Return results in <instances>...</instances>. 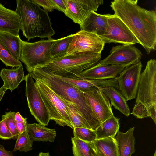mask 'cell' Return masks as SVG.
Here are the masks:
<instances>
[{
	"label": "cell",
	"mask_w": 156,
	"mask_h": 156,
	"mask_svg": "<svg viewBox=\"0 0 156 156\" xmlns=\"http://www.w3.org/2000/svg\"><path fill=\"white\" fill-rule=\"evenodd\" d=\"M137 0H115L110 6L137 38L147 54L156 50V14L137 4Z\"/></svg>",
	"instance_id": "cell-1"
},
{
	"label": "cell",
	"mask_w": 156,
	"mask_h": 156,
	"mask_svg": "<svg viewBox=\"0 0 156 156\" xmlns=\"http://www.w3.org/2000/svg\"><path fill=\"white\" fill-rule=\"evenodd\" d=\"M29 73L33 79L48 86L62 98L75 104L92 130H95L100 125L84 92L51 73L46 67L35 69Z\"/></svg>",
	"instance_id": "cell-2"
},
{
	"label": "cell",
	"mask_w": 156,
	"mask_h": 156,
	"mask_svg": "<svg viewBox=\"0 0 156 156\" xmlns=\"http://www.w3.org/2000/svg\"><path fill=\"white\" fill-rule=\"evenodd\" d=\"M15 11L20 20V30L28 41L36 37H51L55 34L48 13L30 0H17Z\"/></svg>",
	"instance_id": "cell-3"
},
{
	"label": "cell",
	"mask_w": 156,
	"mask_h": 156,
	"mask_svg": "<svg viewBox=\"0 0 156 156\" xmlns=\"http://www.w3.org/2000/svg\"><path fill=\"white\" fill-rule=\"evenodd\" d=\"M135 105L131 114L139 119L150 117L156 124V60H149L141 73Z\"/></svg>",
	"instance_id": "cell-4"
},
{
	"label": "cell",
	"mask_w": 156,
	"mask_h": 156,
	"mask_svg": "<svg viewBox=\"0 0 156 156\" xmlns=\"http://www.w3.org/2000/svg\"><path fill=\"white\" fill-rule=\"evenodd\" d=\"M101 58V54L93 53L70 55L53 60L46 67L59 76L81 78L80 74L98 63Z\"/></svg>",
	"instance_id": "cell-5"
},
{
	"label": "cell",
	"mask_w": 156,
	"mask_h": 156,
	"mask_svg": "<svg viewBox=\"0 0 156 156\" xmlns=\"http://www.w3.org/2000/svg\"><path fill=\"white\" fill-rule=\"evenodd\" d=\"M55 39L50 37L33 43L23 41L19 60L25 65L27 71L46 67L52 61V45Z\"/></svg>",
	"instance_id": "cell-6"
},
{
	"label": "cell",
	"mask_w": 156,
	"mask_h": 156,
	"mask_svg": "<svg viewBox=\"0 0 156 156\" xmlns=\"http://www.w3.org/2000/svg\"><path fill=\"white\" fill-rule=\"evenodd\" d=\"M35 83L48 111L50 120L60 126L73 129L67 105L63 100L48 86L37 80Z\"/></svg>",
	"instance_id": "cell-7"
},
{
	"label": "cell",
	"mask_w": 156,
	"mask_h": 156,
	"mask_svg": "<svg viewBox=\"0 0 156 156\" xmlns=\"http://www.w3.org/2000/svg\"><path fill=\"white\" fill-rule=\"evenodd\" d=\"M106 43H119L133 45L139 43L132 33L118 16L109 14L105 34L99 36Z\"/></svg>",
	"instance_id": "cell-8"
},
{
	"label": "cell",
	"mask_w": 156,
	"mask_h": 156,
	"mask_svg": "<svg viewBox=\"0 0 156 156\" xmlns=\"http://www.w3.org/2000/svg\"><path fill=\"white\" fill-rule=\"evenodd\" d=\"M25 95L31 114L39 123L45 126L50 121L49 114L35 83L29 73L25 76Z\"/></svg>",
	"instance_id": "cell-9"
},
{
	"label": "cell",
	"mask_w": 156,
	"mask_h": 156,
	"mask_svg": "<svg viewBox=\"0 0 156 156\" xmlns=\"http://www.w3.org/2000/svg\"><path fill=\"white\" fill-rule=\"evenodd\" d=\"M72 34V40L66 56L88 53L101 54L105 43L99 36L81 30Z\"/></svg>",
	"instance_id": "cell-10"
},
{
	"label": "cell",
	"mask_w": 156,
	"mask_h": 156,
	"mask_svg": "<svg viewBox=\"0 0 156 156\" xmlns=\"http://www.w3.org/2000/svg\"><path fill=\"white\" fill-rule=\"evenodd\" d=\"M142 55L141 51L134 46L122 44L113 47L109 55L98 63L125 68L140 62Z\"/></svg>",
	"instance_id": "cell-11"
},
{
	"label": "cell",
	"mask_w": 156,
	"mask_h": 156,
	"mask_svg": "<svg viewBox=\"0 0 156 156\" xmlns=\"http://www.w3.org/2000/svg\"><path fill=\"white\" fill-rule=\"evenodd\" d=\"M142 67L140 61L126 67L115 79L119 89L126 101L135 99L136 97Z\"/></svg>",
	"instance_id": "cell-12"
},
{
	"label": "cell",
	"mask_w": 156,
	"mask_h": 156,
	"mask_svg": "<svg viewBox=\"0 0 156 156\" xmlns=\"http://www.w3.org/2000/svg\"><path fill=\"white\" fill-rule=\"evenodd\" d=\"M65 15L75 23L80 25L93 12L103 4V0H65Z\"/></svg>",
	"instance_id": "cell-13"
},
{
	"label": "cell",
	"mask_w": 156,
	"mask_h": 156,
	"mask_svg": "<svg viewBox=\"0 0 156 156\" xmlns=\"http://www.w3.org/2000/svg\"><path fill=\"white\" fill-rule=\"evenodd\" d=\"M84 95L100 124L113 115L108 98L100 89L90 90Z\"/></svg>",
	"instance_id": "cell-14"
},
{
	"label": "cell",
	"mask_w": 156,
	"mask_h": 156,
	"mask_svg": "<svg viewBox=\"0 0 156 156\" xmlns=\"http://www.w3.org/2000/svg\"><path fill=\"white\" fill-rule=\"evenodd\" d=\"M125 67L119 65H106L97 63L83 72L81 78L88 79L105 80L115 79Z\"/></svg>",
	"instance_id": "cell-15"
},
{
	"label": "cell",
	"mask_w": 156,
	"mask_h": 156,
	"mask_svg": "<svg viewBox=\"0 0 156 156\" xmlns=\"http://www.w3.org/2000/svg\"><path fill=\"white\" fill-rule=\"evenodd\" d=\"M58 76L61 79L74 86L84 93L92 90L98 89V88L107 87H113L117 89L119 88L117 81L115 79L98 80Z\"/></svg>",
	"instance_id": "cell-16"
},
{
	"label": "cell",
	"mask_w": 156,
	"mask_h": 156,
	"mask_svg": "<svg viewBox=\"0 0 156 156\" xmlns=\"http://www.w3.org/2000/svg\"><path fill=\"white\" fill-rule=\"evenodd\" d=\"M20 20L15 11L4 7L0 3V31L8 32L19 36Z\"/></svg>",
	"instance_id": "cell-17"
},
{
	"label": "cell",
	"mask_w": 156,
	"mask_h": 156,
	"mask_svg": "<svg viewBox=\"0 0 156 156\" xmlns=\"http://www.w3.org/2000/svg\"><path fill=\"white\" fill-rule=\"evenodd\" d=\"M109 15L92 12L80 25V30L92 33L99 36L103 35L106 31Z\"/></svg>",
	"instance_id": "cell-18"
},
{
	"label": "cell",
	"mask_w": 156,
	"mask_h": 156,
	"mask_svg": "<svg viewBox=\"0 0 156 156\" xmlns=\"http://www.w3.org/2000/svg\"><path fill=\"white\" fill-rule=\"evenodd\" d=\"M134 127L130 128L126 133L118 131L115 139L119 156H131L135 150V138L134 136Z\"/></svg>",
	"instance_id": "cell-19"
},
{
	"label": "cell",
	"mask_w": 156,
	"mask_h": 156,
	"mask_svg": "<svg viewBox=\"0 0 156 156\" xmlns=\"http://www.w3.org/2000/svg\"><path fill=\"white\" fill-rule=\"evenodd\" d=\"M25 76L22 65L12 69L3 68L0 72V77L3 81V86L11 92L17 88L21 82L24 80Z\"/></svg>",
	"instance_id": "cell-20"
},
{
	"label": "cell",
	"mask_w": 156,
	"mask_h": 156,
	"mask_svg": "<svg viewBox=\"0 0 156 156\" xmlns=\"http://www.w3.org/2000/svg\"><path fill=\"white\" fill-rule=\"evenodd\" d=\"M27 126L29 136L33 142L54 141L56 135L55 129L47 128L39 123H27Z\"/></svg>",
	"instance_id": "cell-21"
},
{
	"label": "cell",
	"mask_w": 156,
	"mask_h": 156,
	"mask_svg": "<svg viewBox=\"0 0 156 156\" xmlns=\"http://www.w3.org/2000/svg\"><path fill=\"white\" fill-rule=\"evenodd\" d=\"M109 99L111 105L126 116L131 114L130 110L124 97L117 89L113 87L98 88Z\"/></svg>",
	"instance_id": "cell-22"
},
{
	"label": "cell",
	"mask_w": 156,
	"mask_h": 156,
	"mask_svg": "<svg viewBox=\"0 0 156 156\" xmlns=\"http://www.w3.org/2000/svg\"><path fill=\"white\" fill-rule=\"evenodd\" d=\"M0 44L12 57L19 60L23 44L20 36L0 31Z\"/></svg>",
	"instance_id": "cell-23"
},
{
	"label": "cell",
	"mask_w": 156,
	"mask_h": 156,
	"mask_svg": "<svg viewBox=\"0 0 156 156\" xmlns=\"http://www.w3.org/2000/svg\"><path fill=\"white\" fill-rule=\"evenodd\" d=\"M91 143L94 149L100 156H119L115 137L95 139Z\"/></svg>",
	"instance_id": "cell-24"
},
{
	"label": "cell",
	"mask_w": 156,
	"mask_h": 156,
	"mask_svg": "<svg viewBox=\"0 0 156 156\" xmlns=\"http://www.w3.org/2000/svg\"><path fill=\"white\" fill-rule=\"evenodd\" d=\"M119 127V119L113 115L101 123L94 131L96 135V139L109 137H114Z\"/></svg>",
	"instance_id": "cell-25"
},
{
	"label": "cell",
	"mask_w": 156,
	"mask_h": 156,
	"mask_svg": "<svg viewBox=\"0 0 156 156\" xmlns=\"http://www.w3.org/2000/svg\"><path fill=\"white\" fill-rule=\"evenodd\" d=\"M62 99L67 105L69 116L73 126V129L76 127H83L92 130L77 106L72 102Z\"/></svg>",
	"instance_id": "cell-26"
},
{
	"label": "cell",
	"mask_w": 156,
	"mask_h": 156,
	"mask_svg": "<svg viewBox=\"0 0 156 156\" xmlns=\"http://www.w3.org/2000/svg\"><path fill=\"white\" fill-rule=\"evenodd\" d=\"M72 35L55 40L51 49L52 60L63 57L66 55L72 40Z\"/></svg>",
	"instance_id": "cell-27"
},
{
	"label": "cell",
	"mask_w": 156,
	"mask_h": 156,
	"mask_svg": "<svg viewBox=\"0 0 156 156\" xmlns=\"http://www.w3.org/2000/svg\"><path fill=\"white\" fill-rule=\"evenodd\" d=\"M74 156H93L94 150L91 143L85 142L74 137L71 138Z\"/></svg>",
	"instance_id": "cell-28"
},
{
	"label": "cell",
	"mask_w": 156,
	"mask_h": 156,
	"mask_svg": "<svg viewBox=\"0 0 156 156\" xmlns=\"http://www.w3.org/2000/svg\"><path fill=\"white\" fill-rule=\"evenodd\" d=\"M33 141L30 138L27 129L20 133L17 137L13 151H19L20 152H27L32 149Z\"/></svg>",
	"instance_id": "cell-29"
},
{
	"label": "cell",
	"mask_w": 156,
	"mask_h": 156,
	"mask_svg": "<svg viewBox=\"0 0 156 156\" xmlns=\"http://www.w3.org/2000/svg\"><path fill=\"white\" fill-rule=\"evenodd\" d=\"M74 137L86 142L90 143L96 139L94 131L87 128L76 127L73 129Z\"/></svg>",
	"instance_id": "cell-30"
},
{
	"label": "cell",
	"mask_w": 156,
	"mask_h": 156,
	"mask_svg": "<svg viewBox=\"0 0 156 156\" xmlns=\"http://www.w3.org/2000/svg\"><path fill=\"white\" fill-rule=\"evenodd\" d=\"M0 60L6 66L17 67L22 65L21 62L12 57L0 44Z\"/></svg>",
	"instance_id": "cell-31"
},
{
	"label": "cell",
	"mask_w": 156,
	"mask_h": 156,
	"mask_svg": "<svg viewBox=\"0 0 156 156\" xmlns=\"http://www.w3.org/2000/svg\"><path fill=\"white\" fill-rule=\"evenodd\" d=\"M15 113L14 112L11 111L6 112L5 115H2V118L5 120L7 127L14 137L17 138L19 133L16 126Z\"/></svg>",
	"instance_id": "cell-32"
},
{
	"label": "cell",
	"mask_w": 156,
	"mask_h": 156,
	"mask_svg": "<svg viewBox=\"0 0 156 156\" xmlns=\"http://www.w3.org/2000/svg\"><path fill=\"white\" fill-rule=\"evenodd\" d=\"M14 138V136L7 127L5 120L0 121V138L3 140H9Z\"/></svg>",
	"instance_id": "cell-33"
},
{
	"label": "cell",
	"mask_w": 156,
	"mask_h": 156,
	"mask_svg": "<svg viewBox=\"0 0 156 156\" xmlns=\"http://www.w3.org/2000/svg\"><path fill=\"white\" fill-rule=\"evenodd\" d=\"M30 0L39 6H42L44 10L47 13L52 12L54 9L50 0Z\"/></svg>",
	"instance_id": "cell-34"
},
{
	"label": "cell",
	"mask_w": 156,
	"mask_h": 156,
	"mask_svg": "<svg viewBox=\"0 0 156 156\" xmlns=\"http://www.w3.org/2000/svg\"><path fill=\"white\" fill-rule=\"evenodd\" d=\"M54 9L64 13L66 10L65 0H50Z\"/></svg>",
	"instance_id": "cell-35"
},
{
	"label": "cell",
	"mask_w": 156,
	"mask_h": 156,
	"mask_svg": "<svg viewBox=\"0 0 156 156\" xmlns=\"http://www.w3.org/2000/svg\"><path fill=\"white\" fill-rule=\"evenodd\" d=\"M27 121L24 122H15L16 130L19 134L27 130Z\"/></svg>",
	"instance_id": "cell-36"
},
{
	"label": "cell",
	"mask_w": 156,
	"mask_h": 156,
	"mask_svg": "<svg viewBox=\"0 0 156 156\" xmlns=\"http://www.w3.org/2000/svg\"><path fill=\"white\" fill-rule=\"evenodd\" d=\"M0 156H14L12 152L6 150L3 146L0 144Z\"/></svg>",
	"instance_id": "cell-37"
},
{
	"label": "cell",
	"mask_w": 156,
	"mask_h": 156,
	"mask_svg": "<svg viewBox=\"0 0 156 156\" xmlns=\"http://www.w3.org/2000/svg\"><path fill=\"white\" fill-rule=\"evenodd\" d=\"M27 118L23 117L20 113L17 112L15 113V120L16 122H24L27 120Z\"/></svg>",
	"instance_id": "cell-38"
},
{
	"label": "cell",
	"mask_w": 156,
	"mask_h": 156,
	"mask_svg": "<svg viewBox=\"0 0 156 156\" xmlns=\"http://www.w3.org/2000/svg\"><path fill=\"white\" fill-rule=\"evenodd\" d=\"M7 90L3 86L0 88V102Z\"/></svg>",
	"instance_id": "cell-39"
},
{
	"label": "cell",
	"mask_w": 156,
	"mask_h": 156,
	"mask_svg": "<svg viewBox=\"0 0 156 156\" xmlns=\"http://www.w3.org/2000/svg\"><path fill=\"white\" fill-rule=\"evenodd\" d=\"M38 156H50L48 153L40 152Z\"/></svg>",
	"instance_id": "cell-40"
},
{
	"label": "cell",
	"mask_w": 156,
	"mask_h": 156,
	"mask_svg": "<svg viewBox=\"0 0 156 156\" xmlns=\"http://www.w3.org/2000/svg\"><path fill=\"white\" fill-rule=\"evenodd\" d=\"M93 156H100L95 151H94L93 154Z\"/></svg>",
	"instance_id": "cell-41"
},
{
	"label": "cell",
	"mask_w": 156,
	"mask_h": 156,
	"mask_svg": "<svg viewBox=\"0 0 156 156\" xmlns=\"http://www.w3.org/2000/svg\"><path fill=\"white\" fill-rule=\"evenodd\" d=\"M153 156H156V151L155 150Z\"/></svg>",
	"instance_id": "cell-42"
}]
</instances>
